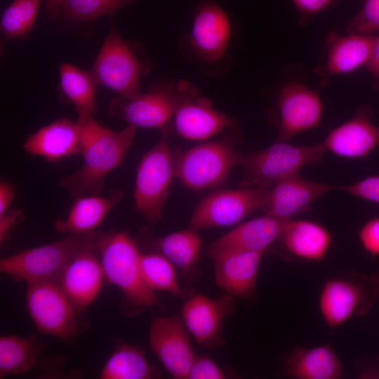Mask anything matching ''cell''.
<instances>
[{
    "label": "cell",
    "mask_w": 379,
    "mask_h": 379,
    "mask_svg": "<svg viewBox=\"0 0 379 379\" xmlns=\"http://www.w3.org/2000/svg\"><path fill=\"white\" fill-rule=\"evenodd\" d=\"M41 0H14L3 12L0 28L8 40L25 38L36 19Z\"/></svg>",
    "instance_id": "obj_32"
},
{
    "label": "cell",
    "mask_w": 379,
    "mask_h": 379,
    "mask_svg": "<svg viewBox=\"0 0 379 379\" xmlns=\"http://www.w3.org/2000/svg\"><path fill=\"white\" fill-rule=\"evenodd\" d=\"M23 218V213L19 208L8 209L0 215V242H4L13 226Z\"/></svg>",
    "instance_id": "obj_39"
},
{
    "label": "cell",
    "mask_w": 379,
    "mask_h": 379,
    "mask_svg": "<svg viewBox=\"0 0 379 379\" xmlns=\"http://www.w3.org/2000/svg\"><path fill=\"white\" fill-rule=\"evenodd\" d=\"M231 295L213 299L196 295L185 302L181 309L182 319L198 343L213 347L223 343L221 329L224 319L234 312Z\"/></svg>",
    "instance_id": "obj_17"
},
{
    "label": "cell",
    "mask_w": 379,
    "mask_h": 379,
    "mask_svg": "<svg viewBox=\"0 0 379 379\" xmlns=\"http://www.w3.org/2000/svg\"><path fill=\"white\" fill-rule=\"evenodd\" d=\"M96 232L68 234L56 241L27 249L0 260V270L15 279L27 283L58 281L73 257Z\"/></svg>",
    "instance_id": "obj_4"
},
{
    "label": "cell",
    "mask_w": 379,
    "mask_h": 379,
    "mask_svg": "<svg viewBox=\"0 0 379 379\" xmlns=\"http://www.w3.org/2000/svg\"><path fill=\"white\" fill-rule=\"evenodd\" d=\"M331 188L326 184L304 179L298 174L266 190L259 210L278 219L291 220L307 211L317 199Z\"/></svg>",
    "instance_id": "obj_18"
},
{
    "label": "cell",
    "mask_w": 379,
    "mask_h": 379,
    "mask_svg": "<svg viewBox=\"0 0 379 379\" xmlns=\"http://www.w3.org/2000/svg\"><path fill=\"white\" fill-rule=\"evenodd\" d=\"M375 37L361 34L340 36L336 33H330L326 39L328 54L325 64L314 71L322 77L321 86L335 74L350 73L366 65Z\"/></svg>",
    "instance_id": "obj_22"
},
{
    "label": "cell",
    "mask_w": 379,
    "mask_h": 379,
    "mask_svg": "<svg viewBox=\"0 0 379 379\" xmlns=\"http://www.w3.org/2000/svg\"><path fill=\"white\" fill-rule=\"evenodd\" d=\"M26 305L40 332L63 340L76 335L77 310L58 281L27 283Z\"/></svg>",
    "instance_id": "obj_9"
},
{
    "label": "cell",
    "mask_w": 379,
    "mask_h": 379,
    "mask_svg": "<svg viewBox=\"0 0 379 379\" xmlns=\"http://www.w3.org/2000/svg\"><path fill=\"white\" fill-rule=\"evenodd\" d=\"M161 132L157 143L140 161L133 192L135 211L152 224L161 220L169 188L175 177L167 128Z\"/></svg>",
    "instance_id": "obj_5"
},
{
    "label": "cell",
    "mask_w": 379,
    "mask_h": 379,
    "mask_svg": "<svg viewBox=\"0 0 379 379\" xmlns=\"http://www.w3.org/2000/svg\"><path fill=\"white\" fill-rule=\"evenodd\" d=\"M359 239L366 252L379 255V216L364 224L359 231Z\"/></svg>",
    "instance_id": "obj_37"
},
{
    "label": "cell",
    "mask_w": 379,
    "mask_h": 379,
    "mask_svg": "<svg viewBox=\"0 0 379 379\" xmlns=\"http://www.w3.org/2000/svg\"><path fill=\"white\" fill-rule=\"evenodd\" d=\"M241 153L225 140L199 144L173 154L175 177L192 190L218 187L232 168L239 165Z\"/></svg>",
    "instance_id": "obj_6"
},
{
    "label": "cell",
    "mask_w": 379,
    "mask_h": 379,
    "mask_svg": "<svg viewBox=\"0 0 379 379\" xmlns=\"http://www.w3.org/2000/svg\"><path fill=\"white\" fill-rule=\"evenodd\" d=\"M42 345L36 338L3 335L0 338V378L20 374L34 368Z\"/></svg>",
    "instance_id": "obj_29"
},
{
    "label": "cell",
    "mask_w": 379,
    "mask_h": 379,
    "mask_svg": "<svg viewBox=\"0 0 379 379\" xmlns=\"http://www.w3.org/2000/svg\"><path fill=\"white\" fill-rule=\"evenodd\" d=\"M60 88L74 106L79 118L92 116L95 111V92L98 85L93 72L69 63L61 64Z\"/></svg>",
    "instance_id": "obj_27"
},
{
    "label": "cell",
    "mask_w": 379,
    "mask_h": 379,
    "mask_svg": "<svg viewBox=\"0 0 379 379\" xmlns=\"http://www.w3.org/2000/svg\"><path fill=\"white\" fill-rule=\"evenodd\" d=\"M201 243L197 230L189 227L154 239L152 246L180 270L189 271L196 264Z\"/></svg>",
    "instance_id": "obj_30"
},
{
    "label": "cell",
    "mask_w": 379,
    "mask_h": 379,
    "mask_svg": "<svg viewBox=\"0 0 379 379\" xmlns=\"http://www.w3.org/2000/svg\"><path fill=\"white\" fill-rule=\"evenodd\" d=\"M299 13V21L305 24L314 15L325 10L339 0H291Z\"/></svg>",
    "instance_id": "obj_38"
},
{
    "label": "cell",
    "mask_w": 379,
    "mask_h": 379,
    "mask_svg": "<svg viewBox=\"0 0 379 379\" xmlns=\"http://www.w3.org/2000/svg\"><path fill=\"white\" fill-rule=\"evenodd\" d=\"M368 72L373 78V86L379 90V36H375L368 61L366 64Z\"/></svg>",
    "instance_id": "obj_40"
},
{
    "label": "cell",
    "mask_w": 379,
    "mask_h": 379,
    "mask_svg": "<svg viewBox=\"0 0 379 379\" xmlns=\"http://www.w3.org/2000/svg\"><path fill=\"white\" fill-rule=\"evenodd\" d=\"M353 196L379 204V175L365 178L354 184L338 187Z\"/></svg>",
    "instance_id": "obj_35"
},
{
    "label": "cell",
    "mask_w": 379,
    "mask_h": 379,
    "mask_svg": "<svg viewBox=\"0 0 379 379\" xmlns=\"http://www.w3.org/2000/svg\"><path fill=\"white\" fill-rule=\"evenodd\" d=\"M135 0H62L61 11L70 20L86 22L110 15Z\"/></svg>",
    "instance_id": "obj_33"
},
{
    "label": "cell",
    "mask_w": 379,
    "mask_h": 379,
    "mask_svg": "<svg viewBox=\"0 0 379 379\" xmlns=\"http://www.w3.org/2000/svg\"><path fill=\"white\" fill-rule=\"evenodd\" d=\"M146 70L133 47L112 26L91 71L98 84L131 99L142 93L140 80Z\"/></svg>",
    "instance_id": "obj_8"
},
{
    "label": "cell",
    "mask_w": 379,
    "mask_h": 379,
    "mask_svg": "<svg viewBox=\"0 0 379 379\" xmlns=\"http://www.w3.org/2000/svg\"><path fill=\"white\" fill-rule=\"evenodd\" d=\"M123 192L114 189L107 194H86L74 199L67 217L55 223L60 233H86L93 232L111 211L121 201Z\"/></svg>",
    "instance_id": "obj_24"
},
{
    "label": "cell",
    "mask_w": 379,
    "mask_h": 379,
    "mask_svg": "<svg viewBox=\"0 0 379 379\" xmlns=\"http://www.w3.org/2000/svg\"><path fill=\"white\" fill-rule=\"evenodd\" d=\"M287 221L267 215L250 220L215 240L208 253L213 258L230 252H265L279 239Z\"/></svg>",
    "instance_id": "obj_20"
},
{
    "label": "cell",
    "mask_w": 379,
    "mask_h": 379,
    "mask_svg": "<svg viewBox=\"0 0 379 379\" xmlns=\"http://www.w3.org/2000/svg\"><path fill=\"white\" fill-rule=\"evenodd\" d=\"M140 268L145 283L152 291H161L185 297L176 274L175 266L158 252L141 253Z\"/></svg>",
    "instance_id": "obj_31"
},
{
    "label": "cell",
    "mask_w": 379,
    "mask_h": 379,
    "mask_svg": "<svg viewBox=\"0 0 379 379\" xmlns=\"http://www.w3.org/2000/svg\"><path fill=\"white\" fill-rule=\"evenodd\" d=\"M265 197V190L255 187L215 190L197 204L189 227L199 230L236 224L260 209Z\"/></svg>",
    "instance_id": "obj_11"
},
{
    "label": "cell",
    "mask_w": 379,
    "mask_h": 379,
    "mask_svg": "<svg viewBox=\"0 0 379 379\" xmlns=\"http://www.w3.org/2000/svg\"><path fill=\"white\" fill-rule=\"evenodd\" d=\"M292 255L307 261H321L332 244V234L322 225L305 220H289L279 238Z\"/></svg>",
    "instance_id": "obj_26"
},
{
    "label": "cell",
    "mask_w": 379,
    "mask_h": 379,
    "mask_svg": "<svg viewBox=\"0 0 379 379\" xmlns=\"http://www.w3.org/2000/svg\"><path fill=\"white\" fill-rule=\"evenodd\" d=\"M372 109L363 107L350 119L333 129L322 142L326 150L345 158L367 157L379 146V126L371 120Z\"/></svg>",
    "instance_id": "obj_19"
},
{
    "label": "cell",
    "mask_w": 379,
    "mask_h": 379,
    "mask_svg": "<svg viewBox=\"0 0 379 379\" xmlns=\"http://www.w3.org/2000/svg\"><path fill=\"white\" fill-rule=\"evenodd\" d=\"M279 121L276 141L288 142L302 131L317 126L323 106L317 91L298 81L287 83L277 101Z\"/></svg>",
    "instance_id": "obj_15"
},
{
    "label": "cell",
    "mask_w": 379,
    "mask_h": 379,
    "mask_svg": "<svg viewBox=\"0 0 379 379\" xmlns=\"http://www.w3.org/2000/svg\"><path fill=\"white\" fill-rule=\"evenodd\" d=\"M177 101V84L161 82L133 98H114L109 111L136 128L161 130L172 120Z\"/></svg>",
    "instance_id": "obj_12"
},
{
    "label": "cell",
    "mask_w": 379,
    "mask_h": 379,
    "mask_svg": "<svg viewBox=\"0 0 379 379\" xmlns=\"http://www.w3.org/2000/svg\"><path fill=\"white\" fill-rule=\"evenodd\" d=\"M226 375L215 361L207 356L196 357L187 379H222Z\"/></svg>",
    "instance_id": "obj_36"
},
{
    "label": "cell",
    "mask_w": 379,
    "mask_h": 379,
    "mask_svg": "<svg viewBox=\"0 0 379 379\" xmlns=\"http://www.w3.org/2000/svg\"><path fill=\"white\" fill-rule=\"evenodd\" d=\"M284 366L288 375L297 379H338L343 373L340 359L330 344L297 346L286 354Z\"/></svg>",
    "instance_id": "obj_25"
},
{
    "label": "cell",
    "mask_w": 379,
    "mask_h": 379,
    "mask_svg": "<svg viewBox=\"0 0 379 379\" xmlns=\"http://www.w3.org/2000/svg\"><path fill=\"white\" fill-rule=\"evenodd\" d=\"M62 0H46V14L49 20H55L61 12Z\"/></svg>",
    "instance_id": "obj_42"
},
{
    "label": "cell",
    "mask_w": 379,
    "mask_h": 379,
    "mask_svg": "<svg viewBox=\"0 0 379 379\" xmlns=\"http://www.w3.org/2000/svg\"><path fill=\"white\" fill-rule=\"evenodd\" d=\"M232 35L229 15L213 1L201 3L195 10L189 45L200 62L214 65L226 55Z\"/></svg>",
    "instance_id": "obj_13"
},
{
    "label": "cell",
    "mask_w": 379,
    "mask_h": 379,
    "mask_svg": "<svg viewBox=\"0 0 379 379\" xmlns=\"http://www.w3.org/2000/svg\"><path fill=\"white\" fill-rule=\"evenodd\" d=\"M378 297L379 275L333 277L321 287L319 310L328 327L333 330L353 316L366 314Z\"/></svg>",
    "instance_id": "obj_7"
},
{
    "label": "cell",
    "mask_w": 379,
    "mask_h": 379,
    "mask_svg": "<svg viewBox=\"0 0 379 379\" xmlns=\"http://www.w3.org/2000/svg\"><path fill=\"white\" fill-rule=\"evenodd\" d=\"M188 330L178 316L152 318L149 332L151 350L169 373L176 379H187L196 358Z\"/></svg>",
    "instance_id": "obj_14"
},
{
    "label": "cell",
    "mask_w": 379,
    "mask_h": 379,
    "mask_svg": "<svg viewBox=\"0 0 379 379\" xmlns=\"http://www.w3.org/2000/svg\"><path fill=\"white\" fill-rule=\"evenodd\" d=\"M379 31V0H364L361 11L347 23L348 34H371Z\"/></svg>",
    "instance_id": "obj_34"
},
{
    "label": "cell",
    "mask_w": 379,
    "mask_h": 379,
    "mask_svg": "<svg viewBox=\"0 0 379 379\" xmlns=\"http://www.w3.org/2000/svg\"><path fill=\"white\" fill-rule=\"evenodd\" d=\"M178 101L173 116L174 128L181 137L191 140L208 139L232 126L235 120L213 107L189 81L177 83Z\"/></svg>",
    "instance_id": "obj_10"
},
{
    "label": "cell",
    "mask_w": 379,
    "mask_h": 379,
    "mask_svg": "<svg viewBox=\"0 0 379 379\" xmlns=\"http://www.w3.org/2000/svg\"><path fill=\"white\" fill-rule=\"evenodd\" d=\"M326 151L322 143L299 146L276 141L264 149L241 154L244 179L241 187L268 190L298 175L306 165L320 162Z\"/></svg>",
    "instance_id": "obj_3"
},
{
    "label": "cell",
    "mask_w": 379,
    "mask_h": 379,
    "mask_svg": "<svg viewBox=\"0 0 379 379\" xmlns=\"http://www.w3.org/2000/svg\"><path fill=\"white\" fill-rule=\"evenodd\" d=\"M158 371L147 360L145 353L129 344H119L109 357L100 373L101 379H149Z\"/></svg>",
    "instance_id": "obj_28"
},
{
    "label": "cell",
    "mask_w": 379,
    "mask_h": 379,
    "mask_svg": "<svg viewBox=\"0 0 379 379\" xmlns=\"http://www.w3.org/2000/svg\"><path fill=\"white\" fill-rule=\"evenodd\" d=\"M264 252H230L211 258L218 286L228 294L249 299L256 288Z\"/></svg>",
    "instance_id": "obj_21"
},
{
    "label": "cell",
    "mask_w": 379,
    "mask_h": 379,
    "mask_svg": "<svg viewBox=\"0 0 379 379\" xmlns=\"http://www.w3.org/2000/svg\"><path fill=\"white\" fill-rule=\"evenodd\" d=\"M84 162L76 172L64 175L59 184L74 199L100 194L107 176L119 166L133 144L136 127L116 131L101 126L93 116L78 118Z\"/></svg>",
    "instance_id": "obj_1"
},
{
    "label": "cell",
    "mask_w": 379,
    "mask_h": 379,
    "mask_svg": "<svg viewBox=\"0 0 379 379\" xmlns=\"http://www.w3.org/2000/svg\"><path fill=\"white\" fill-rule=\"evenodd\" d=\"M97 232L69 261L58 283L77 310H83L97 297L105 277L96 256Z\"/></svg>",
    "instance_id": "obj_16"
},
{
    "label": "cell",
    "mask_w": 379,
    "mask_h": 379,
    "mask_svg": "<svg viewBox=\"0 0 379 379\" xmlns=\"http://www.w3.org/2000/svg\"><path fill=\"white\" fill-rule=\"evenodd\" d=\"M14 186L6 180L0 182V215L6 213L15 197Z\"/></svg>",
    "instance_id": "obj_41"
},
{
    "label": "cell",
    "mask_w": 379,
    "mask_h": 379,
    "mask_svg": "<svg viewBox=\"0 0 379 379\" xmlns=\"http://www.w3.org/2000/svg\"><path fill=\"white\" fill-rule=\"evenodd\" d=\"M81 141L78 120L60 118L31 134L23 149L32 155L55 162L81 152Z\"/></svg>",
    "instance_id": "obj_23"
},
{
    "label": "cell",
    "mask_w": 379,
    "mask_h": 379,
    "mask_svg": "<svg viewBox=\"0 0 379 379\" xmlns=\"http://www.w3.org/2000/svg\"><path fill=\"white\" fill-rule=\"evenodd\" d=\"M96 245L105 278L119 287L129 302L143 308L157 304L142 278L141 253L126 231L97 233Z\"/></svg>",
    "instance_id": "obj_2"
}]
</instances>
